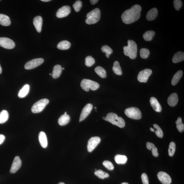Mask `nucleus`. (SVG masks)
<instances>
[{
	"label": "nucleus",
	"instance_id": "f257e3e1",
	"mask_svg": "<svg viewBox=\"0 0 184 184\" xmlns=\"http://www.w3.org/2000/svg\"><path fill=\"white\" fill-rule=\"evenodd\" d=\"M141 7L140 5H134L122 13V22L126 24H129L136 21L141 17Z\"/></svg>",
	"mask_w": 184,
	"mask_h": 184
},
{
	"label": "nucleus",
	"instance_id": "f03ea898",
	"mask_svg": "<svg viewBox=\"0 0 184 184\" xmlns=\"http://www.w3.org/2000/svg\"><path fill=\"white\" fill-rule=\"evenodd\" d=\"M127 46L124 47V55L128 56L131 59H135L137 54V45L134 40H130L128 41Z\"/></svg>",
	"mask_w": 184,
	"mask_h": 184
},
{
	"label": "nucleus",
	"instance_id": "7ed1b4c3",
	"mask_svg": "<svg viewBox=\"0 0 184 184\" xmlns=\"http://www.w3.org/2000/svg\"><path fill=\"white\" fill-rule=\"evenodd\" d=\"M103 120L111 123L120 128H124L125 126V122L122 117H119L116 114L113 113H108L106 117H103Z\"/></svg>",
	"mask_w": 184,
	"mask_h": 184
},
{
	"label": "nucleus",
	"instance_id": "20e7f679",
	"mask_svg": "<svg viewBox=\"0 0 184 184\" xmlns=\"http://www.w3.org/2000/svg\"><path fill=\"white\" fill-rule=\"evenodd\" d=\"M100 17V11L99 9L96 8L87 14L85 22L89 25L95 24L99 21Z\"/></svg>",
	"mask_w": 184,
	"mask_h": 184
},
{
	"label": "nucleus",
	"instance_id": "39448f33",
	"mask_svg": "<svg viewBox=\"0 0 184 184\" xmlns=\"http://www.w3.org/2000/svg\"><path fill=\"white\" fill-rule=\"evenodd\" d=\"M80 86L86 92H88L90 89L92 90H96L99 88V84L93 80L84 79L81 82Z\"/></svg>",
	"mask_w": 184,
	"mask_h": 184
},
{
	"label": "nucleus",
	"instance_id": "423d86ee",
	"mask_svg": "<svg viewBox=\"0 0 184 184\" xmlns=\"http://www.w3.org/2000/svg\"><path fill=\"white\" fill-rule=\"evenodd\" d=\"M125 114L129 118L136 120H139L142 117L141 112L138 108L132 107L127 108L124 111Z\"/></svg>",
	"mask_w": 184,
	"mask_h": 184
},
{
	"label": "nucleus",
	"instance_id": "0eeeda50",
	"mask_svg": "<svg viewBox=\"0 0 184 184\" xmlns=\"http://www.w3.org/2000/svg\"><path fill=\"white\" fill-rule=\"evenodd\" d=\"M49 102V100L47 99L40 100L33 105L31 108V111L34 113H40L44 109Z\"/></svg>",
	"mask_w": 184,
	"mask_h": 184
},
{
	"label": "nucleus",
	"instance_id": "6e6552de",
	"mask_svg": "<svg viewBox=\"0 0 184 184\" xmlns=\"http://www.w3.org/2000/svg\"><path fill=\"white\" fill-rule=\"evenodd\" d=\"M44 61V60L42 58L33 59L26 62L24 68L26 70L34 69L43 64Z\"/></svg>",
	"mask_w": 184,
	"mask_h": 184
},
{
	"label": "nucleus",
	"instance_id": "1a4fd4ad",
	"mask_svg": "<svg viewBox=\"0 0 184 184\" xmlns=\"http://www.w3.org/2000/svg\"><path fill=\"white\" fill-rule=\"evenodd\" d=\"M101 141V138L99 137H93L89 140L87 144V150L89 152H92Z\"/></svg>",
	"mask_w": 184,
	"mask_h": 184
},
{
	"label": "nucleus",
	"instance_id": "9d476101",
	"mask_svg": "<svg viewBox=\"0 0 184 184\" xmlns=\"http://www.w3.org/2000/svg\"><path fill=\"white\" fill-rule=\"evenodd\" d=\"M152 73L151 70L148 69H145L140 72L138 76V81L141 83H146Z\"/></svg>",
	"mask_w": 184,
	"mask_h": 184
},
{
	"label": "nucleus",
	"instance_id": "9b49d317",
	"mask_svg": "<svg viewBox=\"0 0 184 184\" xmlns=\"http://www.w3.org/2000/svg\"><path fill=\"white\" fill-rule=\"evenodd\" d=\"M0 46L5 48L11 49L15 46V44L12 40L6 37L0 38Z\"/></svg>",
	"mask_w": 184,
	"mask_h": 184
},
{
	"label": "nucleus",
	"instance_id": "f8f14e48",
	"mask_svg": "<svg viewBox=\"0 0 184 184\" xmlns=\"http://www.w3.org/2000/svg\"><path fill=\"white\" fill-rule=\"evenodd\" d=\"M71 11V8L69 6H64L58 10L56 16L58 18H63L69 15Z\"/></svg>",
	"mask_w": 184,
	"mask_h": 184
},
{
	"label": "nucleus",
	"instance_id": "ddd939ff",
	"mask_svg": "<svg viewBox=\"0 0 184 184\" xmlns=\"http://www.w3.org/2000/svg\"><path fill=\"white\" fill-rule=\"evenodd\" d=\"M157 178L163 184H170L171 179L169 174L163 171H160L157 175Z\"/></svg>",
	"mask_w": 184,
	"mask_h": 184
},
{
	"label": "nucleus",
	"instance_id": "4468645a",
	"mask_svg": "<svg viewBox=\"0 0 184 184\" xmlns=\"http://www.w3.org/2000/svg\"><path fill=\"white\" fill-rule=\"evenodd\" d=\"M93 106L91 103L86 105L83 108L80 114L79 122H81L88 116L92 109Z\"/></svg>",
	"mask_w": 184,
	"mask_h": 184
},
{
	"label": "nucleus",
	"instance_id": "2eb2a0df",
	"mask_svg": "<svg viewBox=\"0 0 184 184\" xmlns=\"http://www.w3.org/2000/svg\"><path fill=\"white\" fill-rule=\"evenodd\" d=\"M21 165V160L20 157L17 156L15 157L12 163L11 169L10 170V173H13L16 172L20 169Z\"/></svg>",
	"mask_w": 184,
	"mask_h": 184
},
{
	"label": "nucleus",
	"instance_id": "dca6fc26",
	"mask_svg": "<svg viewBox=\"0 0 184 184\" xmlns=\"http://www.w3.org/2000/svg\"><path fill=\"white\" fill-rule=\"evenodd\" d=\"M43 23V18L40 16H37L35 17L34 19L33 24L37 31L38 33L41 32Z\"/></svg>",
	"mask_w": 184,
	"mask_h": 184
},
{
	"label": "nucleus",
	"instance_id": "f3484780",
	"mask_svg": "<svg viewBox=\"0 0 184 184\" xmlns=\"http://www.w3.org/2000/svg\"><path fill=\"white\" fill-rule=\"evenodd\" d=\"M150 102L152 108L155 111L160 112L162 111V107L156 98L154 97L151 98Z\"/></svg>",
	"mask_w": 184,
	"mask_h": 184
},
{
	"label": "nucleus",
	"instance_id": "a211bd4d",
	"mask_svg": "<svg viewBox=\"0 0 184 184\" xmlns=\"http://www.w3.org/2000/svg\"><path fill=\"white\" fill-rule=\"evenodd\" d=\"M39 139L40 145L43 148H46L48 146V140L46 134L44 132L41 131L39 134Z\"/></svg>",
	"mask_w": 184,
	"mask_h": 184
},
{
	"label": "nucleus",
	"instance_id": "6ab92c4d",
	"mask_svg": "<svg viewBox=\"0 0 184 184\" xmlns=\"http://www.w3.org/2000/svg\"><path fill=\"white\" fill-rule=\"evenodd\" d=\"M178 101V95L176 93L171 94L167 100L168 104L171 107L176 106Z\"/></svg>",
	"mask_w": 184,
	"mask_h": 184
},
{
	"label": "nucleus",
	"instance_id": "aec40b11",
	"mask_svg": "<svg viewBox=\"0 0 184 184\" xmlns=\"http://www.w3.org/2000/svg\"><path fill=\"white\" fill-rule=\"evenodd\" d=\"M158 15V10L156 8H153L150 10L146 15V19L149 21H153L156 18Z\"/></svg>",
	"mask_w": 184,
	"mask_h": 184
},
{
	"label": "nucleus",
	"instance_id": "412c9836",
	"mask_svg": "<svg viewBox=\"0 0 184 184\" xmlns=\"http://www.w3.org/2000/svg\"><path fill=\"white\" fill-rule=\"evenodd\" d=\"M62 68L59 64L56 65L54 66L52 73V76L54 78H57L60 76L62 71Z\"/></svg>",
	"mask_w": 184,
	"mask_h": 184
},
{
	"label": "nucleus",
	"instance_id": "4be33fe9",
	"mask_svg": "<svg viewBox=\"0 0 184 184\" xmlns=\"http://www.w3.org/2000/svg\"><path fill=\"white\" fill-rule=\"evenodd\" d=\"M0 24L3 26H8L11 24V21L7 15L0 14Z\"/></svg>",
	"mask_w": 184,
	"mask_h": 184
},
{
	"label": "nucleus",
	"instance_id": "5701e85b",
	"mask_svg": "<svg viewBox=\"0 0 184 184\" xmlns=\"http://www.w3.org/2000/svg\"><path fill=\"white\" fill-rule=\"evenodd\" d=\"M70 120V117L69 116L66 114H64L59 118L58 120V124L61 126L66 125L69 122Z\"/></svg>",
	"mask_w": 184,
	"mask_h": 184
},
{
	"label": "nucleus",
	"instance_id": "b1692460",
	"mask_svg": "<svg viewBox=\"0 0 184 184\" xmlns=\"http://www.w3.org/2000/svg\"><path fill=\"white\" fill-rule=\"evenodd\" d=\"M30 86L29 84H26L23 86L18 93V96L20 98H23L27 95L29 91Z\"/></svg>",
	"mask_w": 184,
	"mask_h": 184
},
{
	"label": "nucleus",
	"instance_id": "393cba45",
	"mask_svg": "<svg viewBox=\"0 0 184 184\" xmlns=\"http://www.w3.org/2000/svg\"><path fill=\"white\" fill-rule=\"evenodd\" d=\"M146 147L149 150H151L152 155L153 156L157 157L159 156L158 150L153 143L147 142L146 143Z\"/></svg>",
	"mask_w": 184,
	"mask_h": 184
},
{
	"label": "nucleus",
	"instance_id": "a878e982",
	"mask_svg": "<svg viewBox=\"0 0 184 184\" xmlns=\"http://www.w3.org/2000/svg\"><path fill=\"white\" fill-rule=\"evenodd\" d=\"M184 60V53L182 52H178L175 54L173 57V63H177L181 62Z\"/></svg>",
	"mask_w": 184,
	"mask_h": 184
},
{
	"label": "nucleus",
	"instance_id": "bb28decb",
	"mask_svg": "<svg viewBox=\"0 0 184 184\" xmlns=\"http://www.w3.org/2000/svg\"><path fill=\"white\" fill-rule=\"evenodd\" d=\"M71 45V43L69 42L66 40H64L58 43L57 45V48L60 50H67L70 48Z\"/></svg>",
	"mask_w": 184,
	"mask_h": 184
},
{
	"label": "nucleus",
	"instance_id": "cd10ccee",
	"mask_svg": "<svg viewBox=\"0 0 184 184\" xmlns=\"http://www.w3.org/2000/svg\"><path fill=\"white\" fill-rule=\"evenodd\" d=\"M183 74V72L182 71L179 70L173 76L171 82L172 85L173 86L176 85L179 81Z\"/></svg>",
	"mask_w": 184,
	"mask_h": 184
},
{
	"label": "nucleus",
	"instance_id": "c85d7f7f",
	"mask_svg": "<svg viewBox=\"0 0 184 184\" xmlns=\"http://www.w3.org/2000/svg\"><path fill=\"white\" fill-rule=\"evenodd\" d=\"M116 162L118 164H124L127 162L128 158L126 155H117L115 157Z\"/></svg>",
	"mask_w": 184,
	"mask_h": 184
},
{
	"label": "nucleus",
	"instance_id": "c756f323",
	"mask_svg": "<svg viewBox=\"0 0 184 184\" xmlns=\"http://www.w3.org/2000/svg\"><path fill=\"white\" fill-rule=\"evenodd\" d=\"M96 73L100 77L102 78H105L106 77V72L104 68L100 66H98L94 69Z\"/></svg>",
	"mask_w": 184,
	"mask_h": 184
},
{
	"label": "nucleus",
	"instance_id": "7c9ffc66",
	"mask_svg": "<svg viewBox=\"0 0 184 184\" xmlns=\"http://www.w3.org/2000/svg\"><path fill=\"white\" fill-rule=\"evenodd\" d=\"M113 70L115 74L118 75L122 74V71L121 68L120 66V63L118 61H115L114 63L113 67Z\"/></svg>",
	"mask_w": 184,
	"mask_h": 184
},
{
	"label": "nucleus",
	"instance_id": "2f4dec72",
	"mask_svg": "<svg viewBox=\"0 0 184 184\" xmlns=\"http://www.w3.org/2000/svg\"><path fill=\"white\" fill-rule=\"evenodd\" d=\"M9 113L6 110H3L0 113V124L4 123L9 118Z\"/></svg>",
	"mask_w": 184,
	"mask_h": 184
},
{
	"label": "nucleus",
	"instance_id": "473e14b6",
	"mask_svg": "<svg viewBox=\"0 0 184 184\" xmlns=\"http://www.w3.org/2000/svg\"><path fill=\"white\" fill-rule=\"evenodd\" d=\"M155 34V31H147L143 35V39L145 41H151L153 38V37Z\"/></svg>",
	"mask_w": 184,
	"mask_h": 184
},
{
	"label": "nucleus",
	"instance_id": "72a5a7b5",
	"mask_svg": "<svg viewBox=\"0 0 184 184\" xmlns=\"http://www.w3.org/2000/svg\"><path fill=\"white\" fill-rule=\"evenodd\" d=\"M94 174L98 177L103 179L109 177V175L108 173L105 172L100 169L98 170L95 171Z\"/></svg>",
	"mask_w": 184,
	"mask_h": 184
},
{
	"label": "nucleus",
	"instance_id": "f704fd0d",
	"mask_svg": "<svg viewBox=\"0 0 184 184\" xmlns=\"http://www.w3.org/2000/svg\"><path fill=\"white\" fill-rule=\"evenodd\" d=\"M101 50L102 52L106 53V57L108 58H109L110 55L113 52L112 49L107 45H105L102 47Z\"/></svg>",
	"mask_w": 184,
	"mask_h": 184
},
{
	"label": "nucleus",
	"instance_id": "c9c22d12",
	"mask_svg": "<svg viewBox=\"0 0 184 184\" xmlns=\"http://www.w3.org/2000/svg\"><path fill=\"white\" fill-rule=\"evenodd\" d=\"M176 128L178 131L180 132H183L184 130V124L182 122V118L181 117H178L177 120L176 122Z\"/></svg>",
	"mask_w": 184,
	"mask_h": 184
},
{
	"label": "nucleus",
	"instance_id": "e433bc0d",
	"mask_svg": "<svg viewBox=\"0 0 184 184\" xmlns=\"http://www.w3.org/2000/svg\"><path fill=\"white\" fill-rule=\"evenodd\" d=\"M95 62V60L92 56H88L85 59V64L88 67H90Z\"/></svg>",
	"mask_w": 184,
	"mask_h": 184
},
{
	"label": "nucleus",
	"instance_id": "4c0bfd02",
	"mask_svg": "<svg viewBox=\"0 0 184 184\" xmlns=\"http://www.w3.org/2000/svg\"><path fill=\"white\" fill-rule=\"evenodd\" d=\"M150 54V51L148 49L142 48L140 50V56L143 59H146Z\"/></svg>",
	"mask_w": 184,
	"mask_h": 184
},
{
	"label": "nucleus",
	"instance_id": "58836bf2",
	"mask_svg": "<svg viewBox=\"0 0 184 184\" xmlns=\"http://www.w3.org/2000/svg\"><path fill=\"white\" fill-rule=\"evenodd\" d=\"M153 127L155 129H156V130L155 131V132L156 136L159 138H162L163 136V133L161 128L159 127V125L156 124H153Z\"/></svg>",
	"mask_w": 184,
	"mask_h": 184
},
{
	"label": "nucleus",
	"instance_id": "ea45409f",
	"mask_svg": "<svg viewBox=\"0 0 184 184\" xmlns=\"http://www.w3.org/2000/svg\"><path fill=\"white\" fill-rule=\"evenodd\" d=\"M176 150V144L173 142H171L170 143L169 149V155L170 157L174 155Z\"/></svg>",
	"mask_w": 184,
	"mask_h": 184
},
{
	"label": "nucleus",
	"instance_id": "a19ab883",
	"mask_svg": "<svg viewBox=\"0 0 184 184\" xmlns=\"http://www.w3.org/2000/svg\"><path fill=\"white\" fill-rule=\"evenodd\" d=\"M82 6V1H75L73 5V8L76 12L79 11Z\"/></svg>",
	"mask_w": 184,
	"mask_h": 184
},
{
	"label": "nucleus",
	"instance_id": "79ce46f5",
	"mask_svg": "<svg viewBox=\"0 0 184 184\" xmlns=\"http://www.w3.org/2000/svg\"><path fill=\"white\" fill-rule=\"evenodd\" d=\"M103 165L109 170H113L114 168V165L110 161L106 160L103 162Z\"/></svg>",
	"mask_w": 184,
	"mask_h": 184
},
{
	"label": "nucleus",
	"instance_id": "37998d69",
	"mask_svg": "<svg viewBox=\"0 0 184 184\" xmlns=\"http://www.w3.org/2000/svg\"><path fill=\"white\" fill-rule=\"evenodd\" d=\"M183 5L182 2L180 0H175L173 1V5L174 8L176 10H179L181 8Z\"/></svg>",
	"mask_w": 184,
	"mask_h": 184
},
{
	"label": "nucleus",
	"instance_id": "c03bdc74",
	"mask_svg": "<svg viewBox=\"0 0 184 184\" xmlns=\"http://www.w3.org/2000/svg\"><path fill=\"white\" fill-rule=\"evenodd\" d=\"M141 178L143 184H149L148 177L146 173H143L141 175Z\"/></svg>",
	"mask_w": 184,
	"mask_h": 184
},
{
	"label": "nucleus",
	"instance_id": "a18cd8bd",
	"mask_svg": "<svg viewBox=\"0 0 184 184\" xmlns=\"http://www.w3.org/2000/svg\"><path fill=\"white\" fill-rule=\"evenodd\" d=\"M5 137L4 135L0 134V145L4 141Z\"/></svg>",
	"mask_w": 184,
	"mask_h": 184
},
{
	"label": "nucleus",
	"instance_id": "49530a36",
	"mask_svg": "<svg viewBox=\"0 0 184 184\" xmlns=\"http://www.w3.org/2000/svg\"><path fill=\"white\" fill-rule=\"evenodd\" d=\"M98 1H98V0H90V1L91 4L92 5L96 4V3H98Z\"/></svg>",
	"mask_w": 184,
	"mask_h": 184
},
{
	"label": "nucleus",
	"instance_id": "de8ad7c7",
	"mask_svg": "<svg viewBox=\"0 0 184 184\" xmlns=\"http://www.w3.org/2000/svg\"><path fill=\"white\" fill-rule=\"evenodd\" d=\"M150 130L152 132H155V130L153 129L152 128H150Z\"/></svg>",
	"mask_w": 184,
	"mask_h": 184
},
{
	"label": "nucleus",
	"instance_id": "09e8293b",
	"mask_svg": "<svg viewBox=\"0 0 184 184\" xmlns=\"http://www.w3.org/2000/svg\"><path fill=\"white\" fill-rule=\"evenodd\" d=\"M41 1L43 2H49L50 1V0H41Z\"/></svg>",
	"mask_w": 184,
	"mask_h": 184
},
{
	"label": "nucleus",
	"instance_id": "8fccbe9b",
	"mask_svg": "<svg viewBox=\"0 0 184 184\" xmlns=\"http://www.w3.org/2000/svg\"><path fill=\"white\" fill-rule=\"evenodd\" d=\"M2 73V68L1 67V65H0V74Z\"/></svg>",
	"mask_w": 184,
	"mask_h": 184
},
{
	"label": "nucleus",
	"instance_id": "3c124183",
	"mask_svg": "<svg viewBox=\"0 0 184 184\" xmlns=\"http://www.w3.org/2000/svg\"><path fill=\"white\" fill-rule=\"evenodd\" d=\"M121 184H129L127 183H122Z\"/></svg>",
	"mask_w": 184,
	"mask_h": 184
},
{
	"label": "nucleus",
	"instance_id": "603ef678",
	"mask_svg": "<svg viewBox=\"0 0 184 184\" xmlns=\"http://www.w3.org/2000/svg\"><path fill=\"white\" fill-rule=\"evenodd\" d=\"M58 184H65L63 183H61H61H59Z\"/></svg>",
	"mask_w": 184,
	"mask_h": 184
},
{
	"label": "nucleus",
	"instance_id": "864d4df0",
	"mask_svg": "<svg viewBox=\"0 0 184 184\" xmlns=\"http://www.w3.org/2000/svg\"><path fill=\"white\" fill-rule=\"evenodd\" d=\"M64 68H62V70H64Z\"/></svg>",
	"mask_w": 184,
	"mask_h": 184
},
{
	"label": "nucleus",
	"instance_id": "5fc2aeb1",
	"mask_svg": "<svg viewBox=\"0 0 184 184\" xmlns=\"http://www.w3.org/2000/svg\"><path fill=\"white\" fill-rule=\"evenodd\" d=\"M50 75H52V74H51V73H50Z\"/></svg>",
	"mask_w": 184,
	"mask_h": 184
},
{
	"label": "nucleus",
	"instance_id": "6e6d98bb",
	"mask_svg": "<svg viewBox=\"0 0 184 184\" xmlns=\"http://www.w3.org/2000/svg\"><path fill=\"white\" fill-rule=\"evenodd\" d=\"M64 114H66V112H65V113H64Z\"/></svg>",
	"mask_w": 184,
	"mask_h": 184
},
{
	"label": "nucleus",
	"instance_id": "4d7b16f0",
	"mask_svg": "<svg viewBox=\"0 0 184 184\" xmlns=\"http://www.w3.org/2000/svg\"><path fill=\"white\" fill-rule=\"evenodd\" d=\"M95 171H97V169H95Z\"/></svg>",
	"mask_w": 184,
	"mask_h": 184
},
{
	"label": "nucleus",
	"instance_id": "13d9d810",
	"mask_svg": "<svg viewBox=\"0 0 184 184\" xmlns=\"http://www.w3.org/2000/svg\"></svg>",
	"mask_w": 184,
	"mask_h": 184
}]
</instances>
